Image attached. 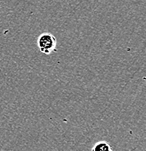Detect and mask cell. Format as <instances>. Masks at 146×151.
I'll return each mask as SVG.
<instances>
[{"label":"cell","instance_id":"obj_1","mask_svg":"<svg viewBox=\"0 0 146 151\" xmlns=\"http://www.w3.org/2000/svg\"><path fill=\"white\" fill-rule=\"evenodd\" d=\"M37 45L40 52L43 54L50 55L58 51L57 39L50 33H43L40 34L37 39Z\"/></svg>","mask_w":146,"mask_h":151},{"label":"cell","instance_id":"obj_2","mask_svg":"<svg viewBox=\"0 0 146 151\" xmlns=\"http://www.w3.org/2000/svg\"><path fill=\"white\" fill-rule=\"evenodd\" d=\"M113 150L114 148L111 144L106 141L97 142L92 148V151H112Z\"/></svg>","mask_w":146,"mask_h":151}]
</instances>
